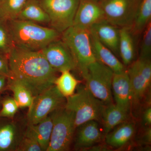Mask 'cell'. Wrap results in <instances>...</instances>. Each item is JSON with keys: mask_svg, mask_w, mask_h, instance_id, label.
I'll return each mask as SVG.
<instances>
[{"mask_svg": "<svg viewBox=\"0 0 151 151\" xmlns=\"http://www.w3.org/2000/svg\"><path fill=\"white\" fill-rule=\"evenodd\" d=\"M60 73V76L55 79L54 85L66 98L74 94L79 81L72 75L70 70H63Z\"/></svg>", "mask_w": 151, "mask_h": 151, "instance_id": "25", "label": "cell"}, {"mask_svg": "<svg viewBox=\"0 0 151 151\" xmlns=\"http://www.w3.org/2000/svg\"><path fill=\"white\" fill-rule=\"evenodd\" d=\"M105 20L104 12L99 2L95 0H80L72 26L90 29L94 25Z\"/></svg>", "mask_w": 151, "mask_h": 151, "instance_id": "12", "label": "cell"}, {"mask_svg": "<svg viewBox=\"0 0 151 151\" xmlns=\"http://www.w3.org/2000/svg\"><path fill=\"white\" fill-rule=\"evenodd\" d=\"M17 151H42L39 144L34 138L24 134Z\"/></svg>", "mask_w": 151, "mask_h": 151, "instance_id": "30", "label": "cell"}, {"mask_svg": "<svg viewBox=\"0 0 151 151\" xmlns=\"http://www.w3.org/2000/svg\"><path fill=\"white\" fill-rule=\"evenodd\" d=\"M41 51L50 66L57 72L76 69L72 53L60 37L52 42Z\"/></svg>", "mask_w": 151, "mask_h": 151, "instance_id": "11", "label": "cell"}, {"mask_svg": "<svg viewBox=\"0 0 151 151\" xmlns=\"http://www.w3.org/2000/svg\"><path fill=\"white\" fill-rule=\"evenodd\" d=\"M17 19L38 24L50 23L48 15L37 0H28Z\"/></svg>", "mask_w": 151, "mask_h": 151, "instance_id": "21", "label": "cell"}, {"mask_svg": "<svg viewBox=\"0 0 151 151\" xmlns=\"http://www.w3.org/2000/svg\"><path fill=\"white\" fill-rule=\"evenodd\" d=\"M65 102L66 98L56 86H51L34 97L31 106L28 108V124H37L53 111L63 107Z\"/></svg>", "mask_w": 151, "mask_h": 151, "instance_id": "8", "label": "cell"}, {"mask_svg": "<svg viewBox=\"0 0 151 151\" xmlns=\"http://www.w3.org/2000/svg\"><path fill=\"white\" fill-rule=\"evenodd\" d=\"M90 40L93 53L97 60L113 70L114 73H121L127 70L125 65L97 37L92 29H90Z\"/></svg>", "mask_w": 151, "mask_h": 151, "instance_id": "15", "label": "cell"}, {"mask_svg": "<svg viewBox=\"0 0 151 151\" xmlns=\"http://www.w3.org/2000/svg\"><path fill=\"white\" fill-rule=\"evenodd\" d=\"M81 75L94 97L105 105L113 103V70L97 60L90 64Z\"/></svg>", "mask_w": 151, "mask_h": 151, "instance_id": "6", "label": "cell"}, {"mask_svg": "<svg viewBox=\"0 0 151 151\" xmlns=\"http://www.w3.org/2000/svg\"><path fill=\"white\" fill-rule=\"evenodd\" d=\"M60 38L70 50L80 73L97 60L90 40V29L70 27L61 34Z\"/></svg>", "mask_w": 151, "mask_h": 151, "instance_id": "4", "label": "cell"}, {"mask_svg": "<svg viewBox=\"0 0 151 151\" xmlns=\"http://www.w3.org/2000/svg\"><path fill=\"white\" fill-rule=\"evenodd\" d=\"M1 19V17H0V19Z\"/></svg>", "mask_w": 151, "mask_h": 151, "instance_id": "37", "label": "cell"}, {"mask_svg": "<svg viewBox=\"0 0 151 151\" xmlns=\"http://www.w3.org/2000/svg\"><path fill=\"white\" fill-rule=\"evenodd\" d=\"M50 19V27L62 33L72 26L80 0H37Z\"/></svg>", "mask_w": 151, "mask_h": 151, "instance_id": "7", "label": "cell"}, {"mask_svg": "<svg viewBox=\"0 0 151 151\" xmlns=\"http://www.w3.org/2000/svg\"><path fill=\"white\" fill-rule=\"evenodd\" d=\"M53 122L50 114L37 124H27L25 133L35 138L42 151H47L50 142Z\"/></svg>", "mask_w": 151, "mask_h": 151, "instance_id": "20", "label": "cell"}, {"mask_svg": "<svg viewBox=\"0 0 151 151\" xmlns=\"http://www.w3.org/2000/svg\"><path fill=\"white\" fill-rule=\"evenodd\" d=\"M95 1H97L99 2L100 1H101V0H95Z\"/></svg>", "mask_w": 151, "mask_h": 151, "instance_id": "36", "label": "cell"}, {"mask_svg": "<svg viewBox=\"0 0 151 151\" xmlns=\"http://www.w3.org/2000/svg\"><path fill=\"white\" fill-rule=\"evenodd\" d=\"M6 55L0 54V76L13 78V76L9 65L8 57Z\"/></svg>", "mask_w": 151, "mask_h": 151, "instance_id": "31", "label": "cell"}, {"mask_svg": "<svg viewBox=\"0 0 151 151\" xmlns=\"http://www.w3.org/2000/svg\"><path fill=\"white\" fill-rule=\"evenodd\" d=\"M77 89L74 94L66 98L64 105L73 113L76 127L92 120L100 122L105 104L94 97L86 84Z\"/></svg>", "mask_w": 151, "mask_h": 151, "instance_id": "3", "label": "cell"}, {"mask_svg": "<svg viewBox=\"0 0 151 151\" xmlns=\"http://www.w3.org/2000/svg\"><path fill=\"white\" fill-rule=\"evenodd\" d=\"M144 140L146 143L150 144L151 142V126L147 127L144 132Z\"/></svg>", "mask_w": 151, "mask_h": 151, "instance_id": "33", "label": "cell"}, {"mask_svg": "<svg viewBox=\"0 0 151 151\" xmlns=\"http://www.w3.org/2000/svg\"><path fill=\"white\" fill-rule=\"evenodd\" d=\"M25 132L13 119L0 117V151H17Z\"/></svg>", "mask_w": 151, "mask_h": 151, "instance_id": "14", "label": "cell"}, {"mask_svg": "<svg viewBox=\"0 0 151 151\" xmlns=\"http://www.w3.org/2000/svg\"><path fill=\"white\" fill-rule=\"evenodd\" d=\"M127 69L132 90V103L142 100L149 91L151 82L150 58L139 57Z\"/></svg>", "mask_w": 151, "mask_h": 151, "instance_id": "10", "label": "cell"}, {"mask_svg": "<svg viewBox=\"0 0 151 151\" xmlns=\"http://www.w3.org/2000/svg\"><path fill=\"white\" fill-rule=\"evenodd\" d=\"M53 127L47 151L69 150L76 127L73 113L63 107L50 113Z\"/></svg>", "mask_w": 151, "mask_h": 151, "instance_id": "5", "label": "cell"}, {"mask_svg": "<svg viewBox=\"0 0 151 151\" xmlns=\"http://www.w3.org/2000/svg\"><path fill=\"white\" fill-rule=\"evenodd\" d=\"M119 54L124 65H129L135 56L134 46L130 28H120L119 29Z\"/></svg>", "mask_w": 151, "mask_h": 151, "instance_id": "23", "label": "cell"}, {"mask_svg": "<svg viewBox=\"0 0 151 151\" xmlns=\"http://www.w3.org/2000/svg\"><path fill=\"white\" fill-rule=\"evenodd\" d=\"M129 111L113 103L105 105L100 121L105 134L119 124L129 120Z\"/></svg>", "mask_w": 151, "mask_h": 151, "instance_id": "17", "label": "cell"}, {"mask_svg": "<svg viewBox=\"0 0 151 151\" xmlns=\"http://www.w3.org/2000/svg\"><path fill=\"white\" fill-rule=\"evenodd\" d=\"M1 104L0 117L13 119L19 108L14 97H6L3 100Z\"/></svg>", "mask_w": 151, "mask_h": 151, "instance_id": "28", "label": "cell"}, {"mask_svg": "<svg viewBox=\"0 0 151 151\" xmlns=\"http://www.w3.org/2000/svg\"><path fill=\"white\" fill-rule=\"evenodd\" d=\"M143 36L139 57L150 58L151 53V21L143 32Z\"/></svg>", "mask_w": 151, "mask_h": 151, "instance_id": "29", "label": "cell"}, {"mask_svg": "<svg viewBox=\"0 0 151 151\" xmlns=\"http://www.w3.org/2000/svg\"><path fill=\"white\" fill-rule=\"evenodd\" d=\"M28 0H0V17L4 20L16 19Z\"/></svg>", "mask_w": 151, "mask_h": 151, "instance_id": "26", "label": "cell"}, {"mask_svg": "<svg viewBox=\"0 0 151 151\" xmlns=\"http://www.w3.org/2000/svg\"><path fill=\"white\" fill-rule=\"evenodd\" d=\"M134 1L136 2H137V4H139L141 0H134Z\"/></svg>", "mask_w": 151, "mask_h": 151, "instance_id": "35", "label": "cell"}, {"mask_svg": "<svg viewBox=\"0 0 151 151\" xmlns=\"http://www.w3.org/2000/svg\"><path fill=\"white\" fill-rule=\"evenodd\" d=\"M143 124L147 127L151 126V108L149 107L146 108L143 113Z\"/></svg>", "mask_w": 151, "mask_h": 151, "instance_id": "32", "label": "cell"}, {"mask_svg": "<svg viewBox=\"0 0 151 151\" xmlns=\"http://www.w3.org/2000/svg\"><path fill=\"white\" fill-rule=\"evenodd\" d=\"M13 78L29 89L34 97L54 85L57 71L40 50L14 46L8 55Z\"/></svg>", "mask_w": 151, "mask_h": 151, "instance_id": "1", "label": "cell"}, {"mask_svg": "<svg viewBox=\"0 0 151 151\" xmlns=\"http://www.w3.org/2000/svg\"><path fill=\"white\" fill-rule=\"evenodd\" d=\"M135 124L129 120L119 124L105 135L106 144L114 148L123 147L129 142L135 134Z\"/></svg>", "mask_w": 151, "mask_h": 151, "instance_id": "19", "label": "cell"}, {"mask_svg": "<svg viewBox=\"0 0 151 151\" xmlns=\"http://www.w3.org/2000/svg\"><path fill=\"white\" fill-rule=\"evenodd\" d=\"M7 22L14 45L19 48L40 50L61 36L52 28L32 22L17 19Z\"/></svg>", "mask_w": 151, "mask_h": 151, "instance_id": "2", "label": "cell"}, {"mask_svg": "<svg viewBox=\"0 0 151 151\" xmlns=\"http://www.w3.org/2000/svg\"><path fill=\"white\" fill-rule=\"evenodd\" d=\"M151 0H141L132 26L130 28L132 35L141 34L149 22L151 21Z\"/></svg>", "mask_w": 151, "mask_h": 151, "instance_id": "22", "label": "cell"}, {"mask_svg": "<svg viewBox=\"0 0 151 151\" xmlns=\"http://www.w3.org/2000/svg\"><path fill=\"white\" fill-rule=\"evenodd\" d=\"M14 47L7 22L0 19V54L8 55Z\"/></svg>", "mask_w": 151, "mask_h": 151, "instance_id": "27", "label": "cell"}, {"mask_svg": "<svg viewBox=\"0 0 151 151\" xmlns=\"http://www.w3.org/2000/svg\"><path fill=\"white\" fill-rule=\"evenodd\" d=\"M8 84V78L3 76H0V92L4 89Z\"/></svg>", "mask_w": 151, "mask_h": 151, "instance_id": "34", "label": "cell"}, {"mask_svg": "<svg viewBox=\"0 0 151 151\" xmlns=\"http://www.w3.org/2000/svg\"><path fill=\"white\" fill-rule=\"evenodd\" d=\"M105 136L98 122L94 120L81 124L76 129L73 142L75 150L89 149L100 143Z\"/></svg>", "mask_w": 151, "mask_h": 151, "instance_id": "13", "label": "cell"}, {"mask_svg": "<svg viewBox=\"0 0 151 151\" xmlns=\"http://www.w3.org/2000/svg\"><path fill=\"white\" fill-rule=\"evenodd\" d=\"M97 37L115 54H119V29L107 21L94 25L91 28Z\"/></svg>", "mask_w": 151, "mask_h": 151, "instance_id": "18", "label": "cell"}, {"mask_svg": "<svg viewBox=\"0 0 151 151\" xmlns=\"http://www.w3.org/2000/svg\"><path fill=\"white\" fill-rule=\"evenodd\" d=\"M99 2L107 22L119 28H131L139 4L134 0H101Z\"/></svg>", "mask_w": 151, "mask_h": 151, "instance_id": "9", "label": "cell"}, {"mask_svg": "<svg viewBox=\"0 0 151 151\" xmlns=\"http://www.w3.org/2000/svg\"><path fill=\"white\" fill-rule=\"evenodd\" d=\"M112 92L115 104L130 111L132 104V90L127 69L121 73H114Z\"/></svg>", "mask_w": 151, "mask_h": 151, "instance_id": "16", "label": "cell"}, {"mask_svg": "<svg viewBox=\"0 0 151 151\" xmlns=\"http://www.w3.org/2000/svg\"><path fill=\"white\" fill-rule=\"evenodd\" d=\"M7 86L19 108H29L35 97L29 89L14 78H8Z\"/></svg>", "mask_w": 151, "mask_h": 151, "instance_id": "24", "label": "cell"}]
</instances>
